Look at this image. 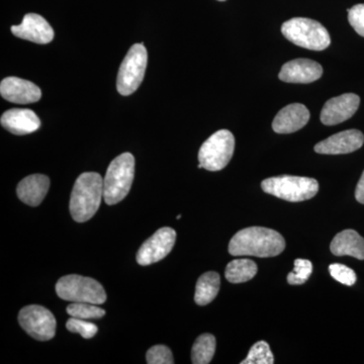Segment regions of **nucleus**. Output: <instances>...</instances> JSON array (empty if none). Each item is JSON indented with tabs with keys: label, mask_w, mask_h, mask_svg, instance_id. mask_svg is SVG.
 Wrapping results in <instances>:
<instances>
[{
	"label": "nucleus",
	"mask_w": 364,
	"mask_h": 364,
	"mask_svg": "<svg viewBox=\"0 0 364 364\" xmlns=\"http://www.w3.org/2000/svg\"><path fill=\"white\" fill-rule=\"evenodd\" d=\"M286 248L284 237L263 227H250L235 235L229 244V252L233 256L274 257Z\"/></svg>",
	"instance_id": "1"
},
{
	"label": "nucleus",
	"mask_w": 364,
	"mask_h": 364,
	"mask_svg": "<svg viewBox=\"0 0 364 364\" xmlns=\"http://www.w3.org/2000/svg\"><path fill=\"white\" fill-rule=\"evenodd\" d=\"M104 198V179L97 172H85L76 179L70 198V213L74 221H90Z\"/></svg>",
	"instance_id": "2"
},
{
	"label": "nucleus",
	"mask_w": 364,
	"mask_h": 364,
	"mask_svg": "<svg viewBox=\"0 0 364 364\" xmlns=\"http://www.w3.org/2000/svg\"><path fill=\"white\" fill-rule=\"evenodd\" d=\"M135 177V158L123 153L112 160L104 178V200L109 205L122 202L130 193Z\"/></svg>",
	"instance_id": "3"
},
{
	"label": "nucleus",
	"mask_w": 364,
	"mask_h": 364,
	"mask_svg": "<svg viewBox=\"0 0 364 364\" xmlns=\"http://www.w3.org/2000/svg\"><path fill=\"white\" fill-rule=\"evenodd\" d=\"M282 33L289 42L312 51H323L331 44L325 26L311 18H291L282 23Z\"/></svg>",
	"instance_id": "4"
},
{
	"label": "nucleus",
	"mask_w": 364,
	"mask_h": 364,
	"mask_svg": "<svg viewBox=\"0 0 364 364\" xmlns=\"http://www.w3.org/2000/svg\"><path fill=\"white\" fill-rule=\"evenodd\" d=\"M264 193L287 200L304 202L317 195L318 183L316 179L309 177L282 176L270 177L261 183Z\"/></svg>",
	"instance_id": "5"
},
{
	"label": "nucleus",
	"mask_w": 364,
	"mask_h": 364,
	"mask_svg": "<svg viewBox=\"0 0 364 364\" xmlns=\"http://www.w3.org/2000/svg\"><path fill=\"white\" fill-rule=\"evenodd\" d=\"M56 293L60 299L71 303L100 305L107 301V294L100 282L77 274L61 277L56 284Z\"/></svg>",
	"instance_id": "6"
},
{
	"label": "nucleus",
	"mask_w": 364,
	"mask_h": 364,
	"mask_svg": "<svg viewBox=\"0 0 364 364\" xmlns=\"http://www.w3.org/2000/svg\"><path fill=\"white\" fill-rule=\"evenodd\" d=\"M234 149L235 138L231 132H215L200 147L198 152V168H205L208 171L224 169L231 161Z\"/></svg>",
	"instance_id": "7"
},
{
	"label": "nucleus",
	"mask_w": 364,
	"mask_h": 364,
	"mask_svg": "<svg viewBox=\"0 0 364 364\" xmlns=\"http://www.w3.org/2000/svg\"><path fill=\"white\" fill-rule=\"evenodd\" d=\"M148 53L144 44L132 46L119 67L117 90L119 95L128 97L138 90L145 76Z\"/></svg>",
	"instance_id": "8"
},
{
	"label": "nucleus",
	"mask_w": 364,
	"mask_h": 364,
	"mask_svg": "<svg viewBox=\"0 0 364 364\" xmlns=\"http://www.w3.org/2000/svg\"><path fill=\"white\" fill-rule=\"evenodd\" d=\"M21 327L38 341H49L56 334V318L45 306H26L18 314Z\"/></svg>",
	"instance_id": "9"
},
{
	"label": "nucleus",
	"mask_w": 364,
	"mask_h": 364,
	"mask_svg": "<svg viewBox=\"0 0 364 364\" xmlns=\"http://www.w3.org/2000/svg\"><path fill=\"white\" fill-rule=\"evenodd\" d=\"M176 241V232L171 228L164 227L157 230L139 249L136 256V262L146 267L164 259L171 252Z\"/></svg>",
	"instance_id": "10"
},
{
	"label": "nucleus",
	"mask_w": 364,
	"mask_h": 364,
	"mask_svg": "<svg viewBox=\"0 0 364 364\" xmlns=\"http://www.w3.org/2000/svg\"><path fill=\"white\" fill-rule=\"evenodd\" d=\"M360 105V98L354 93H345L326 102L320 119L325 126H335L353 117Z\"/></svg>",
	"instance_id": "11"
},
{
	"label": "nucleus",
	"mask_w": 364,
	"mask_h": 364,
	"mask_svg": "<svg viewBox=\"0 0 364 364\" xmlns=\"http://www.w3.org/2000/svg\"><path fill=\"white\" fill-rule=\"evenodd\" d=\"M11 30L16 37L40 45L49 44L55 36L50 23L37 14H26L23 23L11 26Z\"/></svg>",
	"instance_id": "12"
},
{
	"label": "nucleus",
	"mask_w": 364,
	"mask_h": 364,
	"mask_svg": "<svg viewBox=\"0 0 364 364\" xmlns=\"http://www.w3.org/2000/svg\"><path fill=\"white\" fill-rule=\"evenodd\" d=\"M0 95L13 104L28 105L39 102L42 91L35 83L18 77H6L0 83Z\"/></svg>",
	"instance_id": "13"
},
{
	"label": "nucleus",
	"mask_w": 364,
	"mask_h": 364,
	"mask_svg": "<svg viewBox=\"0 0 364 364\" xmlns=\"http://www.w3.org/2000/svg\"><path fill=\"white\" fill-rule=\"evenodd\" d=\"M364 143V136L358 130H347L335 134L315 146L318 154H348L360 149Z\"/></svg>",
	"instance_id": "14"
},
{
	"label": "nucleus",
	"mask_w": 364,
	"mask_h": 364,
	"mask_svg": "<svg viewBox=\"0 0 364 364\" xmlns=\"http://www.w3.org/2000/svg\"><path fill=\"white\" fill-rule=\"evenodd\" d=\"M323 67L310 59H294L282 66L280 80L289 83H312L322 77Z\"/></svg>",
	"instance_id": "15"
},
{
	"label": "nucleus",
	"mask_w": 364,
	"mask_h": 364,
	"mask_svg": "<svg viewBox=\"0 0 364 364\" xmlns=\"http://www.w3.org/2000/svg\"><path fill=\"white\" fill-rule=\"evenodd\" d=\"M2 128L14 135L23 136L39 130V117L32 109H13L4 112L0 119Z\"/></svg>",
	"instance_id": "16"
},
{
	"label": "nucleus",
	"mask_w": 364,
	"mask_h": 364,
	"mask_svg": "<svg viewBox=\"0 0 364 364\" xmlns=\"http://www.w3.org/2000/svg\"><path fill=\"white\" fill-rule=\"evenodd\" d=\"M310 112L305 105L291 104L280 109L273 119L272 129L277 134H291L308 124Z\"/></svg>",
	"instance_id": "17"
},
{
	"label": "nucleus",
	"mask_w": 364,
	"mask_h": 364,
	"mask_svg": "<svg viewBox=\"0 0 364 364\" xmlns=\"http://www.w3.org/2000/svg\"><path fill=\"white\" fill-rule=\"evenodd\" d=\"M50 188V178L44 174H32L18 183L16 193L26 205L38 207L44 200Z\"/></svg>",
	"instance_id": "18"
},
{
	"label": "nucleus",
	"mask_w": 364,
	"mask_h": 364,
	"mask_svg": "<svg viewBox=\"0 0 364 364\" xmlns=\"http://www.w3.org/2000/svg\"><path fill=\"white\" fill-rule=\"evenodd\" d=\"M331 252L336 256H352L364 260V239L354 230H344L331 242Z\"/></svg>",
	"instance_id": "19"
},
{
	"label": "nucleus",
	"mask_w": 364,
	"mask_h": 364,
	"mask_svg": "<svg viewBox=\"0 0 364 364\" xmlns=\"http://www.w3.org/2000/svg\"><path fill=\"white\" fill-rule=\"evenodd\" d=\"M221 287V277L219 273L210 272L203 273L196 282L195 301L198 306H205L212 303L218 296Z\"/></svg>",
	"instance_id": "20"
},
{
	"label": "nucleus",
	"mask_w": 364,
	"mask_h": 364,
	"mask_svg": "<svg viewBox=\"0 0 364 364\" xmlns=\"http://www.w3.org/2000/svg\"><path fill=\"white\" fill-rule=\"evenodd\" d=\"M257 265L252 260L246 258L236 259L227 265L225 277L232 284H242L252 279L257 273Z\"/></svg>",
	"instance_id": "21"
},
{
	"label": "nucleus",
	"mask_w": 364,
	"mask_h": 364,
	"mask_svg": "<svg viewBox=\"0 0 364 364\" xmlns=\"http://www.w3.org/2000/svg\"><path fill=\"white\" fill-rule=\"evenodd\" d=\"M215 338L212 334H203L196 340L191 349V361L193 364H208L214 358Z\"/></svg>",
	"instance_id": "22"
},
{
	"label": "nucleus",
	"mask_w": 364,
	"mask_h": 364,
	"mask_svg": "<svg viewBox=\"0 0 364 364\" xmlns=\"http://www.w3.org/2000/svg\"><path fill=\"white\" fill-rule=\"evenodd\" d=\"M67 314L73 318L93 320L104 317L105 311L95 304L73 303L67 306Z\"/></svg>",
	"instance_id": "23"
},
{
	"label": "nucleus",
	"mask_w": 364,
	"mask_h": 364,
	"mask_svg": "<svg viewBox=\"0 0 364 364\" xmlns=\"http://www.w3.org/2000/svg\"><path fill=\"white\" fill-rule=\"evenodd\" d=\"M274 358L267 342L259 341L251 347L247 358L241 364H273Z\"/></svg>",
	"instance_id": "24"
},
{
	"label": "nucleus",
	"mask_w": 364,
	"mask_h": 364,
	"mask_svg": "<svg viewBox=\"0 0 364 364\" xmlns=\"http://www.w3.org/2000/svg\"><path fill=\"white\" fill-rule=\"evenodd\" d=\"M313 272V264L310 260H294V269L287 275V282L291 286L305 284Z\"/></svg>",
	"instance_id": "25"
},
{
	"label": "nucleus",
	"mask_w": 364,
	"mask_h": 364,
	"mask_svg": "<svg viewBox=\"0 0 364 364\" xmlns=\"http://www.w3.org/2000/svg\"><path fill=\"white\" fill-rule=\"evenodd\" d=\"M66 328L69 332L78 333L83 338L90 339L95 336L98 331L97 326L87 322L82 318L71 317L67 321Z\"/></svg>",
	"instance_id": "26"
},
{
	"label": "nucleus",
	"mask_w": 364,
	"mask_h": 364,
	"mask_svg": "<svg viewBox=\"0 0 364 364\" xmlns=\"http://www.w3.org/2000/svg\"><path fill=\"white\" fill-rule=\"evenodd\" d=\"M329 272L331 277L340 284L344 286L352 287L356 282V274L353 269L346 265L334 263L329 267Z\"/></svg>",
	"instance_id": "27"
},
{
	"label": "nucleus",
	"mask_w": 364,
	"mask_h": 364,
	"mask_svg": "<svg viewBox=\"0 0 364 364\" xmlns=\"http://www.w3.org/2000/svg\"><path fill=\"white\" fill-rule=\"evenodd\" d=\"M147 363L149 364H173L174 359L172 352L165 345H155L151 347L146 355Z\"/></svg>",
	"instance_id": "28"
},
{
	"label": "nucleus",
	"mask_w": 364,
	"mask_h": 364,
	"mask_svg": "<svg viewBox=\"0 0 364 364\" xmlns=\"http://www.w3.org/2000/svg\"><path fill=\"white\" fill-rule=\"evenodd\" d=\"M348 11V21L352 28L361 37H364V4L354 6Z\"/></svg>",
	"instance_id": "29"
},
{
	"label": "nucleus",
	"mask_w": 364,
	"mask_h": 364,
	"mask_svg": "<svg viewBox=\"0 0 364 364\" xmlns=\"http://www.w3.org/2000/svg\"><path fill=\"white\" fill-rule=\"evenodd\" d=\"M355 198L358 203L364 205V171L360 179H359L358 186H356Z\"/></svg>",
	"instance_id": "30"
},
{
	"label": "nucleus",
	"mask_w": 364,
	"mask_h": 364,
	"mask_svg": "<svg viewBox=\"0 0 364 364\" xmlns=\"http://www.w3.org/2000/svg\"><path fill=\"white\" fill-rule=\"evenodd\" d=\"M181 215H177V220L181 219Z\"/></svg>",
	"instance_id": "31"
},
{
	"label": "nucleus",
	"mask_w": 364,
	"mask_h": 364,
	"mask_svg": "<svg viewBox=\"0 0 364 364\" xmlns=\"http://www.w3.org/2000/svg\"><path fill=\"white\" fill-rule=\"evenodd\" d=\"M218 1H226V0H218Z\"/></svg>",
	"instance_id": "32"
}]
</instances>
